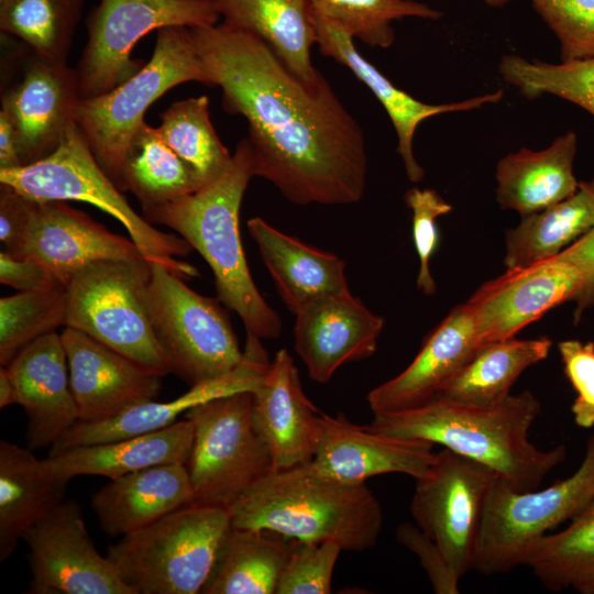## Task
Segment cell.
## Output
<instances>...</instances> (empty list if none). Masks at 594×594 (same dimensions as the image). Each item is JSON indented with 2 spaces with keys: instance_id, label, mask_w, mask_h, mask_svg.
Returning a JSON list of instances; mask_svg holds the SVG:
<instances>
[{
  "instance_id": "1",
  "label": "cell",
  "mask_w": 594,
  "mask_h": 594,
  "mask_svg": "<svg viewBox=\"0 0 594 594\" xmlns=\"http://www.w3.org/2000/svg\"><path fill=\"white\" fill-rule=\"evenodd\" d=\"M190 32L223 108L248 121L255 176L300 206L362 199L364 134L324 76L302 82L263 40L223 22Z\"/></svg>"
},
{
  "instance_id": "2",
  "label": "cell",
  "mask_w": 594,
  "mask_h": 594,
  "mask_svg": "<svg viewBox=\"0 0 594 594\" xmlns=\"http://www.w3.org/2000/svg\"><path fill=\"white\" fill-rule=\"evenodd\" d=\"M541 411L529 391L491 406H473L436 396L404 411L377 414L372 430L403 439L440 444L490 469L512 490H536L566 457L560 444L536 447L529 430Z\"/></svg>"
},
{
  "instance_id": "3",
  "label": "cell",
  "mask_w": 594,
  "mask_h": 594,
  "mask_svg": "<svg viewBox=\"0 0 594 594\" xmlns=\"http://www.w3.org/2000/svg\"><path fill=\"white\" fill-rule=\"evenodd\" d=\"M254 176L253 151L244 138L215 180L193 194L142 210L150 223L170 228L198 251L213 273L218 299L237 312L246 334L275 339L282 332V321L253 280L239 229L243 196Z\"/></svg>"
},
{
  "instance_id": "4",
  "label": "cell",
  "mask_w": 594,
  "mask_h": 594,
  "mask_svg": "<svg viewBox=\"0 0 594 594\" xmlns=\"http://www.w3.org/2000/svg\"><path fill=\"white\" fill-rule=\"evenodd\" d=\"M228 510L232 527L266 530L299 542H337L345 551H365L380 537L382 506L365 483L341 481L310 462L271 471Z\"/></svg>"
},
{
  "instance_id": "5",
  "label": "cell",
  "mask_w": 594,
  "mask_h": 594,
  "mask_svg": "<svg viewBox=\"0 0 594 594\" xmlns=\"http://www.w3.org/2000/svg\"><path fill=\"white\" fill-rule=\"evenodd\" d=\"M231 527L227 507L191 503L121 537L107 557L134 594H197Z\"/></svg>"
},
{
  "instance_id": "6",
  "label": "cell",
  "mask_w": 594,
  "mask_h": 594,
  "mask_svg": "<svg viewBox=\"0 0 594 594\" xmlns=\"http://www.w3.org/2000/svg\"><path fill=\"white\" fill-rule=\"evenodd\" d=\"M0 183L38 201H82L117 219L150 263H158L184 279L199 275L191 264L179 261L193 248L182 238L162 232L138 215L95 158L75 123L48 156L16 168L0 169Z\"/></svg>"
},
{
  "instance_id": "7",
  "label": "cell",
  "mask_w": 594,
  "mask_h": 594,
  "mask_svg": "<svg viewBox=\"0 0 594 594\" xmlns=\"http://www.w3.org/2000/svg\"><path fill=\"white\" fill-rule=\"evenodd\" d=\"M197 81L212 86L190 29L157 30L151 59L110 91L81 99L75 122L82 131L100 167L122 191L125 154L148 107L173 87Z\"/></svg>"
},
{
  "instance_id": "8",
  "label": "cell",
  "mask_w": 594,
  "mask_h": 594,
  "mask_svg": "<svg viewBox=\"0 0 594 594\" xmlns=\"http://www.w3.org/2000/svg\"><path fill=\"white\" fill-rule=\"evenodd\" d=\"M144 257L105 260L74 274L66 286V326L80 330L165 376L169 362L153 329Z\"/></svg>"
},
{
  "instance_id": "9",
  "label": "cell",
  "mask_w": 594,
  "mask_h": 594,
  "mask_svg": "<svg viewBox=\"0 0 594 594\" xmlns=\"http://www.w3.org/2000/svg\"><path fill=\"white\" fill-rule=\"evenodd\" d=\"M593 498L594 433L578 470L543 490L517 492L496 476L485 497L472 570L483 575L510 572L538 539Z\"/></svg>"
},
{
  "instance_id": "10",
  "label": "cell",
  "mask_w": 594,
  "mask_h": 594,
  "mask_svg": "<svg viewBox=\"0 0 594 594\" xmlns=\"http://www.w3.org/2000/svg\"><path fill=\"white\" fill-rule=\"evenodd\" d=\"M220 300L202 296L184 278L151 263L147 306L172 373L195 385L224 376L245 359Z\"/></svg>"
},
{
  "instance_id": "11",
  "label": "cell",
  "mask_w": 594,
  "mask_h": 594,
  "mask_svg": "<svg viewBox=\"0 0 594 594\" xmlns=\"http://www.w3.org/2000/svg\"><path fill=\"white\" fill-rule=\"evenodd\" d=\"M253 395L239 392L185 414L194 424L186 469L194 503L229 507L272 471L270 452L252 419Z\"/></svg>"
},
{
  "instance_id": "12",
  "label": "cell",
  "mask_w": 594,
  "mask_h": 594,
  "mask_svg": "<svg viewBox=\"0 0 594 594\" xmlns=\"http://www.w3.org/2000/svg\"><path fill=\"white\" fill-rule=\"evenodd\" d=\"M215 0H100L87 19L88 40L76 67L81 99L103 95L136 74L135 44L166 26L218 24Z\"/></svg>"
},
{
  "instance_id": "13",
  "label": "cell",
  "mask_w": 594,
  "mask_h": 594,
  "mask_svg": "<svg viewBox=\"0 0 594 594\" xmlns=\"http://www.w3.org/2000/svg\"><path fill=\"white\" fill-rule=\"evenodd\" d=\"M496 476L492 469L442 448L429 472L416 480L409 508L415 524L461 578L472 570L485 497Z\"/></svg>"
},
{
  "instance_id": "14",
  "label": "cell",
  "mask_w": 594,
  "mask_h": 594,
  "mask_svg": "<svg viewBox=\"0 0 594 594\" xmlns=\"http://www.w3.org/2000/svg\"><path fill=\"white\" fill-rule=\"evenodd\" d=\"M13 55V54H12ZM1 81V110L11 119L22 166L51 155L75 123L81 101L76 68L30 50L13 55Z\"/></svg>"
},
{
  "instance_id": "15",
  "label": "cell",
  "mask_w": 594,
  "mask_h": 594,
  "mask_svg": "<svg viewBox=\"0 0 594 594\" xmlns=\"http://www.w3.org/2000/svg\"><path fill=\"white\" fill-rule=\"evenodd\" d=\"M31 594H134L91 540L75 499H64L22 537Z\"/></svg>"
},
{
  "instance_id": "16",
  "label": "cell",
  "mask_w": 594,
  "mask_h": 594,
  "mask_svg": "<svg viewBox=\"0 0 594 594\" xmlns=\"http://www.w3.org/2000/svg\"><path fill=\"white\" fill-rule=\"evenodd\" d=\"M581 285L579 270L556 255L507 271L484 283L465 302L483 346L513 338L550 309L571 301Z\"/></svg>"
},
{
  "instance_id": "17",
  "label": "cell",
  "mask_w": 594,
  "mask_h": 594,
  "mask_svg": "<svg viewBox=\"0 0 594 594\" xmlns=\"http://www.w3.org/2000/svg\"><path fill=\"white\" fill-rule=\"evenodd\" d=\"M433 443L387 436L350 421L342 413H320L310 464L328 476L354 483L400 473L424 477L436 459Z\"/></svg>"
},
{
  "instance_id": "18",
  "label": "cell",
  "mask_w": 594,
  "mask_h": 594,
  "mask_svg": "<svg viewBox=\"0 0 594 594\" xmlns=\"http://www.w3.org/2000/svg\"><path fill=\"white\" fill-rule=\"evenodd\" d=\"M61 336L79 421L109 419L157 397L160 374L80 330L65 327Z\"/></svg>"
},
{
  "instance_id": "19",
  "label": "cell",
  "mask_w": 594,
  "mask_h": 594,
  "mask_svg": "<svg viewBox=\"0 0 594 594\" xmlns=\"http://www.w3.org/2000/svg\"><path fill=\"white\" fill-rule=\"evenodd\" d=\"M295 316V351L318 383L329 382L346 363L372 356L384 328V319L351 292L312 300Z\"/></svg>"
},
{
  "instance_id": "20",
  "label": "cell",
  "mask_w": 594,
  "mask_h": 594,
  "mask_svg": "<svg viewBox=\"0 0 594 594\" xmlns=\"http://www.w3.org/2000/svg\"><path fill=\"white\" fill-rule=\"evenodd\" d=\"M260 341L246 334L245 359L233 372L191 385L189 391L169 402L148 400L109 419L78 421L51 447L50 453L157 431L173 425L182 414L199 404L239 392H253L271 362Z\"/></svg>"
},
{
  "instance_id": "21",
  "label": "cell",
  "mask_w": 594,
  "mask_h": 594,
  "mask_svg": "<svg viewBox=\"0 0 594 594\" xmlns=\"http://www.w3.org/2000/svg\"><path fill=\"white\" fill-rule=\"evenodd\" d=\"M14 256L37 261L64 285L91 263L143 257L131 239L111 232L87 213L58 200L37 204Z\"/></svg>"
},
{
  "instance_id": "22",
  "label": "cell",
  "mask_w": 594,
  "mask_h": 594,
  "mask_svg": "<svg viewBox=\"0 0 594 594\" xmlns=\"http://www.w3.org/2000/svg\"><path fill=\"white\" fill-rule=\"evenodd\" d=\"M483 346L466 304L455 306L425 339L411 363L373 388L367 403L374 415L404 411L436 397Z\"/></svg>"
},
{
  "instance_id": "23",
  "label": "cell",
  "mask_w": 594,
  "mask_h": 594,
  "mask_svg": "<svg viewBox=\"0 0 594 594\" xmlns=\"http://www.w3.org/2000/svg\"><path fill=\"white\" fill-rule=\"evenodd\" d=\"M7 369L28 417V448L52 447L79 421L62 336L55 331L36 339Z\"/></svg>"
},
{
  "instance_id": "24",
  "label": "cell",
  "mask_w": 594,
  "mask_h": 594,
  "mask_svg": "<svg viewBox=\"0 0 594 594\" xmlns=\"http://www.w3.org/2000/svg\"><path fill=\"white\" fill-rule=\"evenodd\" d=\"M252 419L266 446L272 471L312 460L320 411L306 396L289 352H276L252 392Z\"/></svg>"
},
{
  "instance_id": "25",
  "label": "cell",
  "mask_w": 594,
  "mask_h": 594,
  "mask_svg": "<svg viewBox=\"0 0 594 594\" xmlns=\"http://www.w3.org/2000/svg\"><path fill=\"white\" fill-rule=\"evenodd\" d=\"M321 54L350 69L377 98L387 112L397 134V152L404 163L407 177L419 183L425 176L422 166L414 154V136L418 125L438 114L470 111L502 100L498 89L465 100L449 103H426L395 86L373 64L365 59L354 45V38L341 28L312 13Z\"/></svg>"
},
{
  "instance_id": "26",
  "label": "cell",
  "mask_w": 594,
  "mask_h": 594,
  "mask_svg": "<svg viewBox=\"0 0 594 594\" xmlns=\"http://www.w3.org/2000/svg\"><path fill=\"white\" fill-rule=\"evenodd\" d=\"M194 503L185 464H162L112 479L91 496V508L110 537L140 530Z\"/></svg>"
},
{
  "instance_id": "27",
  "label": "cell",
  "mask_w": 594,
  "mask_h": 594,
  "mask_svg": "<svg viewBox=\"0 0 594 594\" xmlns=\"http://www.w3.org/2000/svg\"><path fill=\"white\" fill-rule=\"evenodd\" d=\"M248 230L293 314L312 300L350 292L345 262L338 255L310 246L258 217L248 221Z\"/></svg>"
},
{
  "instance_id": "28",
  "label": "cell",
  "mask_w": 594,
  "mask_h": 594,
  "mask_svg": "<svg viewBox=\"0 0 594 594\" xmlns=\"http://www.w3.org/2000/svg\"><path fill=\"white\" fill-rule=\"evenodd\" d=\"M193 441L194 424L185 418L157 431L68 448L44 460L55 475L69 481L79 475L112 480L156 465L186 464Z\"/></svg>"
},
{
  "instance_id": "29",
  "label": "cell",
  "mask_w": 594,
  "mask_h": 594,
  "mask_svg": "<svg viewBox=\"0 0 594 594\" xmlns=\"http://www.w3.org/2000/svg\"><path fill=\"white\" fill-rule=\"evenodd\" d=\"M578 140L568 131L540 151L509 153L496 166V200L521 217L572 196L579 186L573 172Z\"/></svg>"
},
{
  "instance_id": "30",
  "label": "cell",
  "mask_w": 594,
  "mask_h": 594,
  "mask_svg": "<svg viewBox=\"0 0 594 594\" xmlns=\"http://www.w3.org/2000/svg\"><path fill=\"white\" fill-rule=\"evenodd\" d=\"M69 480L55 475L45 460L7 440L0 442V561L23 535L66 495Z\"/></svg>"
},
{
  "instance_id": "31",
  "label": "cell",
  "mask_w": 594,
  "mask_h": 594,
  "mask_svg": "<svg viewBox=\"0 0 594 594\" xmlns=\"http://www.w3.org/2000/svg\"><path fill=\"white\" fill-rule=\"evenodd\" d=\"M223 23L263 40L302 82L323 76L311 62L317 34L310 0H215Z\"/></svg>"
},
{
  "instance_id": "32",
  "label": "cell",
  "mask_w": 594,
  "mask_h": 594,
  "mask_svg": "<svg viewBox=\"0 0 594 594\" xmlns=\"http://www.w3.org/2000/svg\"><path fill=\"white\" fill-rule=\"evenodd\" d=\"M548 337L508 338L482 346L437 396L473 405H495L510 395L518 377L543 361L551 349Z\"/></svg>"
},
{
  "instance_id": "33",
  "label": "cell",
  "mask_w": 594,
  "mask_h": 594,
  "mask_svg": "<svg viewBox=\"0 0 594 594\" xmlns=\"http://www.w3.org/2000/svg\"><path fill=\"white\" fill-rule=\"evenodd\" d=\"M594 228V178L579 182L576 191L548 208L521 217L506 231L507 268L551 258Z\"/></svg>"
},
{
  "instance_id": "34",
  "label": "cell",
  "mask_w": 594,
  "mask_h": 594,
  "mask_svg": "<svg viewBox=\"0 0 594 594\" xmlns=\"http://www.w3.org/2000/svg\"><path fill=\"white\" fill-rule=\"evenodd\" d=\"M292 547L270 531L231 527L204 594H275Z\"/></svg>"
},
{
  "instance_id": "35",
  "label": "cell",
  "mask_w": 594,
  "mask_h": 594,
  "mask_svg": "<svg viewBox=\"0 0 594 594\" xmlns=\"http://www.w3.org/2000/svg\"><path fill=\"white\" fill-rule=\"evenodd\" d=\"M205 184L146 122L133 134L123 172L122 191L134 195L142 209L193 194Z\"/></svg>"
},
{
  "instance_id": "36",
  "label": "cell",
  "mask_w": 594,
  "mask_h": 594,
  "mask_svg": "<svg viewBox=\"0 0 594 594\" xmlns=\"http://www.w3.org/2000/svg\"><path fill=\"white\" fill-rule=\"evenodd\" d=\"M522 564L550 591L594 594V498L565 529L538 539Z\"/></svg>"
},
{
  "instance_id": "37",
  "label": "cell",
  "mask_w": 594,
  "mask_h": 594,
  "mask_svg": "<svg viewBox=\"0 0 594 594\" xmlns=\"http://www.w3.org/2000/svg\"><path fill=\"white\" fill-rule=\"evenodd\" d=\"M85 0H0L1 33L40 56L67 63Z\"/></svg>"
},
{
  "instance_id": "38",
  "label": "cell",
  "mask_w": 594,
  "mask_h": 594,
  "mask_svg": "<svg viewBox=\"0 0 594 594\" xmlns=\"http://www.w3.org/2000/svg\"><path fill=\"white\" fill-rule=\"evenodd\" d=\"M160 117L161 125L157 128L164 141L205 185L226 170L232 154L211 123L207 96L178 100Z\"/></svg>"
},
{
  "instance_id": "39",
  "label": "cell",
  "mask_w": 594,
  "mask_h": 594,
  "mask_svg": "<svg viewBox=\"0 0 594 594\" xmlns=\"http://www.w3.org/2000/svg\"><path fill=\"white\" fill-rule=\"evenodd\" d=\"M315 15L341 28L371 47L395 41L392 22L403 18L438 20L441 12L414 0H310Z\"/></svg>"
},
{
  "instance_id": "40",
  "label": "cell",
  "mask_w": 594,
  "mask_h": 594,
  "mask_svg": "<svg viewBox=\"0 0 594 594\" xmlns=\"http://www.w3.org/2000/svg\"><path fill=\"white\" fill-rule=\"evenodd\" d=\"M499 73L506 82L530 100L553 95L594 117V59L552 64L509 54L502 57Z\"/></svg>"
},
{
  "instance_id": "41",
  "label": "cell",
  "mask_w": 594,
  "mask_h": 594,
  "mask_svg": "<svg viewBox=\"0 0 594 594\" xmlns=\"http://www.w3.org/2000/svg\"><path fill=\"white\" fill-rule=\"evenodd\" d=\"M66 326V286L0 299V363L7 366L36 339Z\"/></svg>"
},
{
  "instance_id": "42",
  "label": "cell",
  "mask_w": 594,
  "mask_h": 594,
  "mask_svg": "<svg viewBox=\"0 0 594 594\" xmlns=\"http://www.w3.org/2000/svg\"><path fill=\"white\" fill-rule=\"evenodd\" d=\"M557 36L561 61L594 59V0H531Z\"/></svg>"
},
{
  "instance_id": "43",
  "label": "cell",
  "mask_w": 594,
  "mask_h": 594,
  "mask_svg": "<svg viewBox=\"0 0 594 594\" xmlns=\"http://www.w3.org/2000/svg\"><path fill=\"white\" fill-rule=\"evenodd\" d=\"M342 548L333 541L299 542L292 547L275 594H329Z\"/></svg>"
},
{
  "instance_id": "44",
  "label": "cell",
  "mask_w": 594,
  "mask_h": 594,
  "mask_svg": "<svg viewBox=\"0 0 594 594\" xmlns=\"http://www.w3.org/2000/svg\"><path fill=\"white\" fill-rule=\"evenodd\" d=\"M404 201L413 213V239L419 257L417 288L425 295L431 296L437 287L430 271V261L439 243V232L436 220L452 210L433 189L413 187L404 196Z\"/></svg>"
},
{
  "instance_id": "45",
  "label": "cell",
  "mask_w": 594,
  "mask_h": 594,
  "mask_svg": "<svg viewBox=\"0 0 594 594\" xmlns=\"http://www.w3.org/2000/svg\"><path fill=\"white\" fill-rule=\"evenodd\" d=\"M563 372L576 392L571 411L581 428L594 427V342L565 340L558 344Z\"/></svg>"
},
{
  "instance_id": "46",
  "label": "cell",
  "mask_w": 594,
  "mask_h": 594,
  "mask_svg": "<svg viewBox=\"0 0 594 594\" xmlns=\"http://www.w3.org/2000/svg\"><path fill=\"white\" fill-rule=\"evenodd\" d=\"M397 541L419 559L437 594H458L461 576L439 546L416 524L402 522L396 528Z\"/></svg>"
},
{
  "instance_id": "47",
  "label": "cell",
  "mask_w": 594,
  "mask_h": 594,
  "mask_svg": "<svg viewBox=\"0 0 594 594\" xmlns=\"http://www.w3.org/2000/svg\"><path fill=\"white\" fill-rule=\"evenodd\" d=\"M38 201L0 183V240L15 255L32 223Z\"/></svg>"
},
{
  "instance_id": "48",
  "label": "cell",
  "mask_w": 594,
  "mask_h": 594,
  "mask_svg": "<svg viewBox=\"0 0 594 594\" xmlns=\"http://www.w3.org/2000/svg\"><path fill=\"white\" fill-rule=\"evenodd\" d=\"M0 282L20 292L44 290L62 284L43 264L29 257L0 253Z\"/></svg>"
},
{
  "instance_id": "49",
  "label": "cell",
  "mask_w": 594,
  "mask_h": 594,
  "mask_svg": "<svg viewBox=\"0 0 594 594\" xmlns=\"http://www.w3.org/2000/svg\"><path fill=\"white\" fill-rule=\"evenodd\" d=\"M572 263L580 272L581 285L572 298L574 301V322L584 311L594 307V228L558 254Z\"/></svg>"
},
{
  "instance_id": "50",
  "label": "cell",
  "mask_w": 594,
  "mask_h": 594,
  "mask_svg": "<svg viewBox=\"0 0 594 594\" xmlns=\"http://www.w3.org/2000/svg\"><path fill=\"white\" fill-rule=\"evenodd\" d=\"M22 166L18 136L10 117L0 110V169Z\"/></svg>"
},
{
  "instance_id": "51",
  "label": "cell",
  "mask_w": 594,
  "mask_h": 594,
  "mask_svg": "<svg viewBox=\"0 0 594 594\" xmlns=\"http://www.w3.org/2000/svg\"><path fill=\"white\" fill-rule=\"evenodd\" d=\"M18 405V393L7 366L0 369V408Z\"/></svg>"
},
{
  "instance_id": "52",
  "label": "cell",
  "mask_w": 594,
  "mask_h": 594,
  "mask_svg": "<svg viewBox=\"0 0 594 594\" xmlns=\"http://www.w3.org/2000/svg\"><path fill=\"white\" fill-rule=\"evenodd\" d=\"M485 3L492 8H498L505 6L510 0H484Z\"/></svg>"
}]
</instances>
